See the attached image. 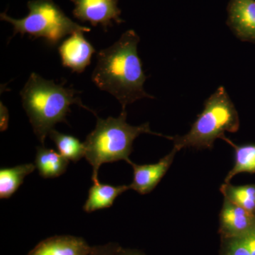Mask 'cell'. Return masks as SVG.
I'll use <instances>...</instances> for the list:
<instances>
[{
    "label": "cell",
    "instance_id": "6da1fadb",
    "mask_svg": "<svg viewBox=\"0 0 255 255\" xmlns=\"http://www.w3.org/2000/svg\"><path fill=\"white\" fill-rule=\"evenodd\" d=\"M140 37L128 30L109 48L100 50L92 80L102 91L109 92L120 102L122 110L135 101L154 98L144 89L147 77L137 53Z\"/></svg>",
    "mask_w": 255,
    "mask_h": 255
},
{
    "label": "cell",
    "instance_id": "7a4b0ae2",
    "mask_svg": "<svg viewBox=\"0 0 255 255\" xmlns=\"http://www.w3.org/2000/svg\"><path fill=\"white\" fill-rule=\"evenodd\" d=\"M78 93L38 74H31L20 95L33 132L42 145L57 124L66 122L71 105H78L93 112L82 104Z\"/></svg>",
    "mask_w": 255,
    "mask_h": 255
},
{
    "label": "cell",
    "instance_id": "3957f363",
    "mask_svg": "<svg viewBox=\"0 0 255 255\" xmlns=\"http://www.w3.org/2000/svg\"><path fill=\"white\" fill-rule=\"evenodd\" d=\"M127 112L122 110L117 118H97L95 128L84 142L85 157L92 167L93 183L99 182V170L102 164L119 160H125L128 164L132 162L129 156L132 151V143L140 134H152L172 140V136L152 131L148 123L138 127L130 125L127 122Z\"/></svg>",
    "mask_w": 255,
    "mask_h": 255
},
{
    "label": "cell",
    "instance_id": "277c9868",
    "mask_svg": "<svg viewBox=\"0 0 255 255\" xmlns=\"http://www.w3.org/2000/svg\"><path fill=\"white\" fill-rule=\"evenodd\" d=\"M238 111L225 87H220L204 102V110L197 116L190 130L182 136H172L174 147L212 149L218 138L225 132H236L239 130Z\"/></svg>",
    "mask_w": 255,
    "mask_h": 255
},
{
    "label": "cell",
    "instance_id": "5b68a950",
    "mask_svg": "<svg viewBox=\"0 0 255 255\" xmlns=\"http://www.w3.org/2000/svg\"><path fill=\"white\" fill-rule=\"evenodd\" d=\"M27 7V16L19 19L11 17L6 12L0 14L1 21L12 25L14 36L20 33L21 36L43 38L48 45L55 46L69 34L91 31V28L70 19L53 0H31Z\"/></svg>",
    "mask_w": 255,
    "mask_h": 255
},
{
    "label": "cell",
    "instance_id": "8992f818",
    "mask_svg": "<svg viewBox=\"0 0 255 255\" xmlns=\"http://www.w3.org/2000/svg\"><path fill=\"white\" fill-rule=\"evenodd\" d=\"M75 5L73 16L82 22L92 26L101 25L105 30L113 26V21L123 22L122 11L118 6L119 0H71Z\"/></svg>",
    "mask_w": 255,
    "mask_h": 255
},
{
    "label": "cell",
    "instance_id": "52a82bcc",
    "mask_svg": "<svg viewBox=\"0 0 255 255\" xmlns=\"http://www.w3.org/2000/svg\"><path fill=\"white\" fill-rule=\"evenodd\" d=\"M178 152L176 148L159 159L158 162L150 164H137L130 162L133 170V177L130 189L137 191L140 194H147L153 190L173 162L174 156Z\"/></svg>",
    "mask_w": 255,
    "mask_h": 255
},
{
    "label": "cell",
    "instance_id": "ba28073f",
    "mask_svg": "<svg viewBox=\"0 0 255 255\" xmlns=\"http://www.w3.org/2000/svg\"><path fill=\"white\" fill-rule=\"evenodd\" d=\"M58 51L64 67L82 73L91 63L95 48L85 38L84 32H76L60 44Z\"/></svg>",
    "mask_w": 255,
    "mask_h": 255
},
{
    "label": "cell",
    "instance_id": "9c48e42d",
    "mask_svg": "<svg viewBox=\"0 0 255 255\" xmlns=\"http://www.w3.org/2000/svg\"><path fill=\"white\" fill-rule=\"evenodd\" d=\"M255 215L224 198L219 215L221 238L241 237L254 227Z\"/></svg>",
    "mask_w": 255,
    "mask_h": 255
},
{
    "label": "cell",
    "instance_id": "30bf717a",
    "mask_svg": "<svg viewBox=\"0 0 255 255\" xmlns=\"http://www.w3.org/2000/svg\"><path fill=\"white\" fill-rule=\"evenodd\" d=\"M227 23L243 41L255 43V0H230Z\"/></svg>",
    "mask_w": 255,
    "mask_h": 255
},
{
    "label": "cell",
    "instance_id": "8fae6325",
    "mask_svg": "<svg viewBox=\"0 0 255 255\" xmlns=\"http://www.w3.org/2000/svg\"><path fill=\"white\" fill-rule=\"evenodd\" d=\"M90 248L84 238L56 236L38 243L27 255H87Z\"/></svg>",
    "mask_w": 255,
    "mask_h": 255
},
{
    "label": "cell",
    "instance_id": "7c38bea8",
    "mask_svg": "<svg viewBox=\"0 0 255 255\" xmlns=\"http://www.w3.org/2000/svg\"><path fill=\"white\" fill-rule=\"evenodd\" d=\"M130 189L129 185L113 186L93 183L89 189L88 197L83 206L87 213H92L97 210L107 209L113 205L118 196Z\"/></svg>",
    "mask_w": 255,
    "mask_h": 255
},
{
    "label": "cell",
    "instance_id": "4fadbf2b",
    "mask_svg": "<svg viewBox=\"0 0 255 255\" xmlns=\"http://www.w3.org/2000/svg\"><path fill=\"white\" fill-rule=\"evenodd\" d=\"M69 160L59 152L46 148L44 146L37 147L35 166L42 177L55 178L65 173Z\"/></svg>",
    "mask_w": 255,
    "mask_h": 255
},
{
    "label": "cell",
    "instance_id": "5bb4252c",
    "mask_svg": "<svg viewBox=\"0 0 255 255\" xmlns=\"http://www.w3.org/2000/svg\"><path fill=\"white\" fill-rule=\"evenodd\" d=\"M221 139L235 150L234 166L226 176L225 184L231 183V179L238 174L255 173V144L238 145L226 136Z\"/></svg>",
    "mask_w": 255,
    "mask_h": 255
},
{
    "label": "cell",
    "instance_id": "9a60e30c",
    "mask_svg": "<svg viewBox=\"0 0 255 255\" xmlns=\"http://www.w3.org/2000/svg\"><path fill=\"white\" fill-rule=\"evenodd\" d=\"M36 169L32 163L20 164L0 170V198L9 199L22 184L25 177Z\"/></svg>",
    "mask_w": 255,
    "mask_h": 255
},
{
    "label": "cell",
    "instance_id": "2e32d148",
    "mask_svg": "<svg viewBox=\"0 0 255 255\" xmlns=\"http://www.w3.org/2000/svg\"><path fill=\"white\" fill-rule=\"evenodd\" d=\"M220 191L224 198L255 215V184L234 186L223 183Z\"/></svg>",
    "mask_w": 255,
    "mask_h": 255
},
{
    "label": "cell",
    "instance_id": "e0dca14e",
    "mask_svg": "<svg viewBox=\"0 0 255 255\" xmlns=\"http://www.w3.org/2000/svg\"><path fill=\"white\" fill-rule=\"evenodd\" d=\"M50 138L55 142L60 155L68 160L78 162L85 156V147L77 137L62 133L53 129L49 132Z\"/></svg>",
    "mask_w": 255,
    "mask_h": 255
},
{
    "label": "cell",
    "instance_id": "ac0fdd59",
    "mask_svg": "<svg viewBox=\"0 0 255 255\" xmlns=\"http://www.w3.org/2000/svg\"><path fill=\"white\" fill-rule=\"evenodd\" d=\"M219 255H251L249 247L243 236L221 238Z\"/></svg>",
    "mask_w": 255,
    "mask_h": 255
},
{
    "label": "cell",
    "instance_id": "d6986e66",
    "mask_svg": "<svg viewBox=\"0 0 255 255\" xmlns=\"http://www.w3.org/2000/svg\"><path fill=\"white\" fill-rule=\"evenodd\" d=\"M117 243H109L100 246H91L87 255H117L121 248Z\"/></svg>",
    "mask_w": 255,
    "mask_h": 255
},
{
    "label": "cell",
    "instance_id": "ffe728a7",
    "mask_svg": "<svg viewBox=\"0 0 255 255\" xmlns=\"http://www.w3.org/2000/svg\"><path fill=\"white\" fill-rule=\"evenodd\" d=\"M243 237H244L247 244L249 247L251 255H255V225L249 232L247 233L245 236H243Z\"/></svg>",
    "mask_w": 255,
    "mask_h": 255
},
{
    "label": "cell",
    "instance_id": "44dd1931",
    "mask_svg": "<svg viewBox=\"0 0 255 255\" xmlns=\"http://www.w3.org/2000/svg\"><path fill=\"white\" fill-rule=\"evenodd\" d=\"M117 255H147L145 253L137 250L129 249V248H124L121 247Z\"/></svg>",
    "mask_w": 255,
    "mask_h": 255
},
{
    "label": "cell",
    "instance_id": "7402d4cb",
    "mask_svg": "<svg viewBox=\"0 0 255 255\" xmlns=\"http://www.w3.org/2000/svg\"><path fill=\"white\" fill-rule=\"evenodd\" d=\"M6 114H8L7 110H6V107H5L4 105H2V103H1V116H3V117H1V131L4 130L6 127H7L8 119H9V117H5V115H6Z\"/></svg>",
    "mask_w": 255,
    "mask_h": 255
}]
</instances>
